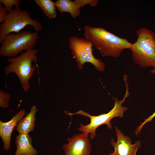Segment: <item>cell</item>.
<instances>
[{"instance_id": "8", "label": "cell", "mask_w": 155, "mask_h": 155, "mask_svg": "<svg viewBox=\"0 0 155 155\" xmlns=\"http://www.w3.org/2000/svg\"><path fill=\"white\" fill-rule=\"evenodd\" d=\"M89 136L88 134L82 133L68 138V144L63 147L65 155H90L92 149Z\"/></svg>"}, {"instance_id": "4", "label": "cell", "mask_w": 155, "mask_h": 155, "mask_svg": "<svg viewBox=\"0 0 155 155\" xmlns=\"http://www.w3.org/2000/svg\"><path fill=\"white\" fill-rule=\"evenodd\" d=\"M128 90L127 86L125 95L122 100H119L117 97L113 98L114 100V107L107 113L95 116L90 115L87 113L81 110L75 113H71L67 111H65V113L71 116L73 115L79 114L89 118L90 123L86 125H84L82 123L80 124V127L78 129L79 131L83 133H89V138L92 140L96 135V131L98 127L101 125L106 124L108 129H111L112 126L110 121L112 119L116 117H123V113L127 110V108L126 107L123 106L122 104L124 102L126 98L129 96Z\"/></svg>"}, {"instance_id": "2", "label": "cell", "mask_w": 155, "mask_h": 155, "mask_svg": "<svg viewBox=\"0 0 155 155\" xmlns=\"http://www.w3.org/2000/svg\"><path fill=\"white\" fill-rule=\"evenodd\" d=\"M38 51V49H31L21 53L19 55L7 59L9 64L4 69L5 76L10 73H14L25 92L30 89V80L36 70V66H32V63L34 62L37 65L38 58L36 54Z\"/></svg>"}, {"instance_id": "19", "label": "cell", "mask_w": 155, "mask_h": 155, "mask_svg": "<svg viewBox=\"0 0 155 155\" xmlns=\"http://www.w3.org/2000/svg\"><path fill=\"white\" fill-rule=\"evenodd\" d=\"M8 13L7 10L3 6L2 3H0V23H2L4 22Z\"/></svg>"}, {"instance_id": "5", "label": "cell", "mask_w": 155, "mask_h": 155, "mask_svg": "<svg viewBox=\"0 0 155 155\" xmlns=\"http://www.w3.org/2000/svg\"><path fill=\"white\" fill-rule=\"evenodd\" d=\"M38 38L37 33L28 31L8 34L1 44L0 55L8 58L16 57L23 51L33 49Z\"/></svg>"}, {"instance_id": "18", "label": "cell", "mask_w": 155, "mask_h": 155, "mask_svg": "<svg viewBox=\"0 0 155 155\" xmlns=\"http://www.w3.org/2000/svg\"><path fill=\"white\" fill-rule=\"evenodd\" d=\"M155 117V112H154L151 115L149 116L147 119H144V121L141 123L140 125L136 129L135 133L137 135L139 133H140L141 129L143 126L147 123L151 121L152 119Z\"/></svg>"}, {"instance_id": "1", "label": "cell", "mask_w": 155, "mask_h": 155, "mask_svg": "<svg viewBox=\"0 0 155 155\" xmlns=\"http://www.w3.org/2000/svg\"><path fill=\"white\" fill-rule=\"evenodd\" d=\"M84 35L103 57L117 58L124 50L130 49L132 44L126 38L119 37L102 27L85 26Z\"/></svg>"}, {"instance_id": "6", "label": "cell", "mask_w": 155, "mask_h": 155, "mask_svg": "<svg viewBox=\"0 0 155 155\" xmlns=\"http://www.w3.org/2000/svg\"><path fill=\"white\" fill-rule=\"evenodd\" d=\"M28 25L32 26L37 33L42 29L39 21L32 19L26 10H21L19 8L12 9L8 12L4 22L0 26V42L3 41L7 34L12 32H18Z\"/></svg>"}, {"instance_id": "15", "label": "cell", "mask_w": 155, "mask_h": 155, "mask_svg": "<svg viewBox=\"0 0 155 155\" xmlns=\"http://www.w3.org/2000/svg\"><path fill=\"white\" fill-rule=\"evenodd\" d=\"M11 95L9 93L0 90V106L4 108H8L11 100Z\"/></svg>"}, {"instance_id": "10", "label": "cell", "mask_w": 155, "mask_h": 155, "mask_svg": "<svg viewBox=\"0 0 155 155\" xmlns=\"http://www.w3.org/2000/svg\"><path fill=\"white\" fill-rule=\"evenodd\" d=\"M24 109L20 110L9 121L3 122L0 121V136L3 143V149L8 151L11 145V134L18 122L26 114Z\"/></svg>"}, {"instance_id": "20", "label": "cell", "mask_w": 155, "mask_h": 155, "mask_svg": "<svg viewBox=\"0 0 155 155\" xmlns=\"http://www.w3.org/2000/svg\"><path fill=\"white\" fill-rule=\"evenodd\" d=\"M151 72L152 73H155V68L152 70L151 71Z\"/></svg>"}, {"instance_id": "13", "label": "cell", "mask_w": 155, "mask_h": 155, "mask_svg": "<svg viewBox=\"0 0 155 155\" xmlns=\"http://www.w3.org/2000/svg\"><path fill=\"white\" fill-rule=\"evenodd\" d=\"M55 3L58 11L61 13H69L74 18L80 15L81 8L75 0L72 1L70 0H57Z\"/></svg>"}, {"instance_id": "7", "label": "cell", "mask_w": 155, "mask_h": 155, "mask_svg": "<svg viewBox=\"0 0 155 155\" xmlns=\"http://www.w3.org/2000/svg\"><path fill=\"white\" fill-rule=\"evenodd\" d=\"M69 43L72 55L75 59L79 69H82L84 64L89 62L98 71L104 70L105 67L104 63L100 59L94 57L92 53L93 46L89 41L85 38L73 36L70 38Z\"/></svg>"}, {"instance_id": "9", "label": "cell", "mask_w": 155, "mask_h": 155, "mask_svg": "<svg viewBox=\"0 0 155 155\" xmlns=\"http://www.w3.org/2000/svg\"><path fill=\"white\" fill-rule=\"evenodd\" d=\"M115 129L117 141L115 142L114 139H112L111 142L114 151L108 155H136L138 149L141 146L140 141L137 140L134 144H132L131 140L129 137L124 136L116 126Z\"/></svg>"}, {"instance_id": "17", "label": "cell", "mask_w": 155, "mask_h": 155, "mask_svg": "<svg viewBox=\"0 0 155 155\" xmlns=\"http://www.w3.org/2000/svg\"><path fill=\"white\" fill-rule=\"evenodd\" d=\"M78 4L80 8L86 4H89L92 7L96 6L99 0H74Z\"/></svg>"}, {"instance_id": "3", "label": "cell", "mask_w": 155, "mask_h": 155, "mask_svg": "<svg viewBox=\"0 0 155 155\" xmlns=\"http://www.w3.org/2000/svg\"><path fill=\"white\" fill-rule=\"evenodd\" d=\"M136 33L137 39L130 49L134 62L142 67L155 68V34L144 27Z\"/></svg>"}, {"instance_id": "14", "label": "cell", "mask_w": 155, "mask_h": 155, "mask_svg": "<svg viewBox=\"0 0 155 155\" xmlns=\"http://www.w3.org/2000/svg\"><path fill=\"white\" fill-rule=\"evenodd\" d=\"M34 1L49 19L51 20L56 17L57 13L55 2L51 0H35Z\"/></svg>"}, {"instance_id": "16", "label": "cell", "mask_w": 155, "mask_h": 155, "mask_svg": "<svg viewBox=\"0 0 155 155\" xmlns=\"http://www.w3.org/2000/svg\"><path fill=\"white\" fill-rule=\"evenodd\" d=\"M20 0H0V3H3L5 6V7L7 10L8 12L11 11L12 9V7L15 5L16 8H19L20 4Z\"/></svg>"}, {"instance_id": "12", "label": "cell", "mask_w": 155, "mask_h": 155, "mask_svg": "<svg viewBox=\"0 0 155 155\" xmlns=\"http://www.w3.org/2000/svg\"><path fill=\"white\" fill-rule=\"evenodd\" d=\"M38 111L36 106L33 105L31 107L29 113L18 122L16 129L19 133H28L34 130L36 115Z\"/></svg>"}, {"instance_id": "11", "label": "cell", "mask_w": 155, "mask_h": 155, "mask_svg": "<svg viewBox=\"0 0 155 155\" xmlns=\"http://www.w3.org/2000/svg\"><path fill=\"white\" fill-rule=\"evenodd\" d=\"M32 138L28 133H19L16 136V149L14 155H37V151L32 146Z\"/></svg>"}]
</instances>
